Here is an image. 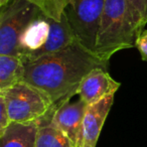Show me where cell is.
<instances>
[{"mask_svg":"<svg viewBox=\"0 0 147 147\" xmlns=\"http://www.w3.org/2000/svg\"><path fill=\"white\" fill-rule=\"evenodd\" d=\"M109 61L76 41L67 49L24 63L23 82L49 96L57 110L78 95L83 79L93 69H108Z\"/></svg>","mask_w":147,"mask_h":147,"instance_id":"obj_1","label":"cell"},{"mask_svg":"<svg viewBox=\"0 0 147 147\" xmlns=\"http://www.w3.org/2000/svg\"><path fill=\"white\" fill-rule=\"evenodd\" d=\"M142 31L138 17L128 0H106L95 53L109 61L118 51L134 47Z\"/></svg>","mask_w":147,"mask_h":147,"instance_id":"obj_2","label":"cell"},{"mask_svg":"<svg viewBox=\"0 0 147 147\" xmlns=\"http://www.w3.org/2000/svg\"><path fill=\"white\" fill-rule=\"evenodd\" d=\"M0 95L5 100L11 122H38L51 111L55 110L47 95L23 81L1 90Z\"/></svg>","mask_w":147,"mask_h":147,"instance_id":"obj_3","label":"cell"},{"mask_svg":"<svg viewBox=\"0 0 147 147\" xmlns=\"http://www.w3.org/2000/svg\"><path fill=\"white\" fill-rule=\"evenodd\" d=\"M40 14L38 7L29 0H10L0 7V55L20 57L21 35Z\"/></svg>","mask_w":147,"mask_h":147,"instance_id":"obj_4","label":"cell"},{"mask_svg":"<svg viewBox=\"0 0 147 147\" xmlns=\"http://www.w3.org/2000/svg\"><path fill=\"white\" fill-rule=\"evenodd\" d=\"M105 2L106 0H71L65 9L77 41L94 53Z\"/></svg>","mask_w":147,"mask_h":147,"instance_id":"obj_5","label":"cell"},{"mask_svg":"<svg viewBox=\"0 0 147 147\" xmlns=\"http://www.w3.org/2000/svg\"><path fill=\"white\" fill-rule=\"evenodd\" d=\"M88 105L79 99L63 103L55 110L53 122L69 139L74 147L84 145V118Z\"/></svg>","mask_w":147,"mask_h":147,"instance_id":"obj_6","label":"cell"},{"mask_svg":"<svg viewBox=\"0 0 147 147\" xmlns=\"http://www.w3.org/2000/svg\"><path fill=\"white\" fill-rule=\"evenodd\" d=\"M120 86V83L110 76L108 69L98 67L83 79L79 87L78 95L83 102L90 106L115 95Z\"/></svg>","mask_w":147,"mask_h":147,"instance_id":"obj_7","label":"cell"},{"mask_svg":"<svg viewBox=\"0 0 147 147\" xmlns=\"http://www.w3.org/2000/svg\"><path fill=\"white\" fill-rule=\"evenodd\" d=\"M76 41V36L74 34L73 29L69 25V19L65 12L61 17V20L59 22L51 19V33H49L47 43L40 49L27 57L24 61V63L35 61V59L45 57V55L59 53L71 45Z\"/></svg>","mask_w":147,"mask_h":147,"instance_id":"obj_8","label":"cell"},{"mask_svg":"<svg viewBox=\"0 0 147 147\" xmlns=\"http://www.w3.org/2000/svg\"><path fill=\"white\" fill-rule=\"evenodd\" d=\"M114 103V95L88 106L84 118V145L83 147H96L105 121Z\"/></svg>","mask_w":147,"mask_h":147,"instance_id":"obj_9","label":"cell"},{"mask_svg":"<svg viewBox=\"0 0 147 147\" xmlns=\"http://www.w3.org/2000/svg\"><path fill=\"white\" fill-rule=\"evenodd\" d=\"M49 33L51 19L41 13L25 28L20 37V59L23 63L27 57L40 49L47 43Z\"/></svg>","mask_w":147,"mask_h":147,"instance_id":"obj_10","label":"cell"},{"mask_svg":"<svg viewBox=\"0 0 147 147\" xmlns=\"http://www.w3.org/2000/svg\"><path fill=\"white\" fill-rule=\"evenodd\" d=\"M37 129V122H11L0 133V147H35Z\"/></svg>","mask_w":147,"mask_h":147,"instance_id":"obj_11","label":"cell"},{"mask_svg":"<svg viewBox=\"0 0 147 147\" xmlns=\"http://www.w3.org/2000/svg\"><path fill=\"white\" fill-rule=\"evenodd\" d=\"M55 112V110L51 111L37 122L38 129L35 147H74L69 139L53 122Z\"/></svg>","mask_w":147,"mask_h":147,"instance_id":"obj_12","label":"cell"},{"mask_svg":"<svg viewBox=\"0 0 147 147\" xmlns=\"http://www.w3.org/2000/svg\"><path fill=\"white\" fill-rule=\"evenodd\" d=\"M24 74V63L19 57L0 55V91L21 82Z\"/></svg>","mask_w":147,"mask_h":147,"instance_id":"obj_13","label":"cell"},{"mask_svg":"<svg viewBox=\"0 0 147 147\" xmlns=\"http://www.w3.org/2000/svg\"><path fill=\"white\" fill-rule=\"evenodd\" d=\"M36 5L43 15L55 21H61L71 0H29Z\"/></svg>","mask_w":147,"mask_h":147,"instance_id":"obj_14","label":"cell"},{"mask_svg":"<svg viewBox=\"0 0 147 147\" xmlns=\"http://www.w3.org/2000/svg\"><path fill=\"white\" fill-rule=\"evenodd\" d=\"M128 1L138 17L141 28L144 30L145 25L147 24V0H128Z\"/></svg>","mask_w":147,"mask_h":147,"instance_id":"obj_15","label":"cell"},{"mask_svg":"<svg viewBox=\"0 0 147 147\" xmlns=\"http://www.w3.org/2000/svg\"><path fill=\"white\" fill-rule=\"evenodd\" d=\"M11 123L7 111L6 103L2 95H0V133L3 132Z\"/></svg>","mask_w":147,"mask_h":147,"instance_id":"obj_16","label":"cell"},{"mask_svg":"<svg viewBox=\"0 0 147 147\" xmlns=\"http://www.w3.org/2000/svg\"><path fill=\"white\" fill-rule=\"evenodd\" d=\"M135 47H137L140 53L141 59L143 61H147V29H144L140 33L135 43Z\"/></svg>","mask_w":147,"mask_h":147,"instance_id":"obj_17","label":"cell"},{"mask_svg":"<svg viewBox=\"0 0 147 147\" xmlns=\"http://www.w3.org/2000/svg\"><path fill=\"white\" fill-rule=\"evenodd\" d=\"M9 1H10V0H0V7L5 5L7 2H9Z\"/></svg>","mask_w":147,"mask_h":147,"instance_id":"obj_18","label":"cell"}]
</instances>
